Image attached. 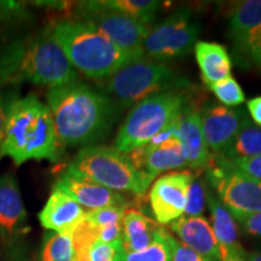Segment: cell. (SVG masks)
<instances>
[{"instance_id": "1", "label": "cell", "mask_w": 261, "mask_h": 261, "mask_svg": "<svg viewBox=\"0 0 261 261\" xmlns=\"http://www.w3.org/2000/svg\"><path fill=\"white\" fill-rule=\"evenodd\" d=\"M46 99L63 145H97L107 138L119 116L116 104L107 94L79 80L50 89Z\"/></svg>"}, {"instance_id": "2", "label": "cell", "mask_w": 261, "mask_h": 261, "mask_svg": "<svg viewBox=\"0 0 261 261\" xmlns=\"http://www.w3.org/2000/svg\"><path fill=\"white\" fill-rule=\"evenodd\" d=\"M77 80L50 25L0 48V87L31 83L54 89Z\"/></svg>"}, {"instance_id": "3", "label": "cell", "mask_w": 261, "mask_h": 261, "mask_svg": "<svg viewBox=\"0 0 261 261\" xmlns=\"http://www.w3.org/2000/svg\"><path fill=\"white\" fill-rule=\"evenodd\" d=\"M61 145L47 104L32 94L14 98L0 140V160L10 158L16 166L32 160L56 162Z\"/></svg>"}, {"instance_id": "4", "label": "cell", "mask_w": 261, "mask_h": 261, "mask_svg": "<svg viewBox=\"0 0 261 261\" xmlns=\"http://www.w3.org/2000/svg\"><path fill=\"white\" fill-rule=\"evenodd\" d=\"M50 28L74 69L90 79L106 80L123 65L138 61L96 29L76 19H62Z\"/></svg>"}, {"instance_id": "5", "label": "cell", "mask_w": 261, "mask_h": 261, "mask_svg": "<svg viewBox=\"0 0 261 261\" xmlns=\"http://www.w3.org/2000/svg\"><path fill=\"white\" fill-rule=\"evenodd\" d=\"M67 172L89 179L113 191L144 195L154 178L137 169L122 152L104 145L83 148L74 156Z\"/></svg>"}, {"instance_id": "6", "label": "cell", "mask_w": 261, "mask_h": 261, "mask_svg": "<svg viewBox=\"0 0 261 261\" xmlns=\"http://www.w3.org/2000/svg\"><path fill=\"white\" fill-rule=\"evenodd\" d=\"M187 106V96L178 90L166 91L139 102L120 127L114 149L127 154L146 144L178 119Z\"/></svg>"}, {"instance_id": "7", "label": "cell", "mask_w": 261, "mask_h": 261, "mask_svg": "<svg viewBox=\"0 0 261 261\" xmlns=\"http://www.w3.org/2000/svg\"><path fill=\"white\" fill-rule=\"evenodd\" d=\"M185 84L175 76L168 65L145 57L123 65L104 80L107 92L123 107L137 106L154 94L177 90Z\"/></svg>"}, {"instance_id": "8", "label": "cell", "mask_w": 261, "mask_h": 261, "mask_svg": "<svg viewBox=\"0 0 261 261\" xmlns=\"http://www.w3.org/2000/svg\"><path fill=\"white\" fill-rule=\"evenodd\" d=\"M76 21L89 24L136 60L144 58L143 44L151 25L109 8L106 2H80L75 5Z\"/></svg>"}, {"instance_id": "9", "label": "cell", "mask_w": 261, "mask_h": 261, "mask_svg": "<svg viewBox=\"0 0 261 261\" xmlns=\"http://www.w3.org/2000/svg\"><path fill=\"white\" fill-rule=\"evenodd\" d=\"M207 179L217 189L220 202L234 217L261 212V182L248 177L232 162L215 155L207 168Z\"/></svg>"}, {"instance_id": "10", "label": "cell", "mask_w": 261, "mask_h": 261, "mask_svg": "<svg viewBox=\"0 0 261 261\" xmlns=\"http://www.w3.org/2000/svg\"><path fill=\"white\" fill-rule=\"evenodd\" d=\"M200 24L189 9H179L150 29L143 44L144 56L155 61L181 57L195 46Z\"/></svg>"}, {"instance_id": "11", "label": "cell", "mask_w": 261, "mask_h": 261, "mask_svg": "<svg viewBox=\"0 0 261 261\" xmlns=\"http://www.w3.org/2000/svg\"><path fill=\"white\" fill-rule=\"evenodd\" d=\"M194 175L190 172H173L159 178L149 192L155 220L167 225L182 217L187 207L188 192Z\"/></svg>"}, {"instance_id": "12", "label": "cell", "mask_w": 261, "mask_h": 261, "mask_svg": "<svg viewBox=\"0 0 261 261\" xmlns=\"http://www.w3.org/2000/svg\"><path fill=\"white\" fill-rule=\"evenodd\" d=\"M201 127L211 154L220 155L241 128L247 114L243 109L210 104L200 112Z\"/></svg>"}, {"instance_id": "13", "label": "cell", "mask_w": 261, "mask_h": 261, "mask_svg": "<svg viewBox=\"0 0 261 261\" xmlns=\"http://www.w3.org/2000/svg\"><path fill=\"white\" fill-rule=\"evenodd\" d=\"M27 231V211L12 173L0 177V238L12 246Z\"/></svg>"}, {"instance_id": "14", "label": "cell", "mask_w": 261, "mask_h": 261, "mask_svg": "<svg viewBox=\"0 0 261 261\" xmlns=\"http://www.w3.org/2000/svg\"><path fill=\"white\" fill-rule=\"evenodd\" d=\"M54 189L70 196L81 207L87 208L90 212L107 207H128L126 197L120 192L110 190L67 171L57 178Z\"/></svg>"}, {"instance_id": "15", "label": "cell", "mask_w": 261, "mask_h": 261, "mask_svg": "<svg viewBox=\"0 0 261 261\" xmlns=\"http://www.w3.org/2000/svg\"><path fill=\"white\" fill-rule=\"evenodd\" d=\"M137 169L144 171L152 178L163 172L188 167L187 159L178 138H171L152 149L144 145L125 154Z\"/></svg>"}, {"instance_id": "16", "label": "cell", "mask_w": 261, "mask_h": 261, "mask_svg": "<svg viewBox=\"0 0 261 261\" xmlns=\"http://www.w3.org/2000/svg\"><path fill=\"white\" fill-rule=\"evenodd\" d=\"M177 138L181 144L188 167L197 169L210 166L213 156L205 144L198 110L185 106L177 120Z\"/></svg>"}, {"instance_id": "17", "label": "cell", "mask_w": 261, "mask_h": 261, "mask_svg": "<svg viewBox=\"0 0 261 261\" xmlns=\"http://www.w3.org/2000/svg\"><path fill=\"white\" fill-rule=\"evenodd\" d=\"M261 32V0L240 3L228 22V37L237 57L247 62L248 52Z\"/></svg>"}, {"instance_id": "18", "label": "cell", "mask_w": 261, "mask_h": 261, "mask_svg": "<svg viewBox=\"0 0 261 261\" xmlns=\"http://www.w3.org/2000/svg\"><path fill=\"white\" fill-rule=\"evenodd\" d=\"M86 212L70 196L54 189L38 218L41 226L51 232L71 234L81 221Z\"/></svg>"}, {"instance_id": "19", "label": "cell", "mask_w": 261, "mask_h": 261, "mask_svg": "<svg viewBox=\"0 0 261 261\" xmlns=\"http://www.w3.org/2000/svg\"><path fill=\"white\" fill-rule=\"evenodd\" d=\"M207 201L210 204L212 228L219 246L220 261H246L247 253L238 240V228L232 215L208 191Z\"/></svg>"}, {"instance_id": "20", "label": "cell", "mask_w": 261, "mask_h": 261, "mask_svg": "<svg viewBox=\"0 0 261 261\" xmlns=\"http://www.w3.org/2000/svg\"><path fill=\"white\" fill-rule=\"evenodd\" d=\"M171 230L185 246L212 261H220L219 246L212 225L203 217H182L171 223Z\"/></svg>"}, {"instance_id": "21", "label": "cell", "mask_w": 261, "mask_h": 261, "mask_svg": "<svg viewBox=\"0 0 261 261\" xmlns=\"http://www.w3.org/2000/svg\"><path fill=\"white\" fill-rule=\"evenodd\" d=\"M159 228V225L142 212L127 208L122 218V249L127 253L145 249L152 243Z\"/></svg>"}, {"instance_id": "22", "label": "cell", "mask_w": 261, "mask_h": 261, "mask_svg": "<svg viewBox=\"0 0 261 261\" xmlns=\"http://www.w3.org/2000/svg\"><path fill=\"white\" fill-rule=\"evenodd\" d=\"M195 56L201 69L202 79L207 86L231 76V60L226 48L215 42L197 41Z\"/></svg>"}, {"instance_id": "23", "label": "cell", "mask_w": 261, "mask_h": 261, "mask_svg": "<svg viewBox=\"0 0 261 261\" xmlns=\"http://www.w3.org/2000/svg\"><path fill=\"white\" fill-rule=\"evenodd\" d=\"M259 155H261V127L247 117L227 148L218 156L234 162Z\"/></svg>"}, {"instance_id": "24", "label": "cell", "mask_w": 261, "mask_h": 261, "mask_svg": "<svg viewBox=\"0 0 261 261\" xmlns=\"http://www.w3.org/2000/svg\"><path fill=\"white\" fill-rule=\"evenodd\" d=\"M168 231L160 227L152 243L139 252L127 253L122 249L121 241L116 246L113 261H169L171 252L168 244Z\"/></svg>"}, {"instance_id": "25", "label": "cell", "mask_w": 261, "mask_h": 261, "mask_svg": "<svg viewBox=\"0 0 261 261\" xmlns=\"http://www.w3.org/2000/svg\"><path fill=\"white\" fill-rule=\"evenodd\" d=\"M106 4L116 11L151 25L161 3L156 0H106Z\"/></svg>"}, {"instance_id": "26", "label": "cell", "mask_w": 261, "mask_h": 261, "mask_svg": "<svg viewBox=\"0 0 261 261\" xmlns=\"http://www.w3.org/2000/svg\"><path fill=\"white\" fill-rule=\"evenodd\" d=\"M71 234L47 232L41 247V261H73Z\"/></svg>"}, {"instance_id": "27", "label": "cell", "mask_w": 261, "mask_h": 261, "mask_svg": "<svg viewBox=\"0 0 261 261\" xmlns=\"http://www.w3.org/2000/svg\"><path fill=\"white\" fill-rule=\"evenodd\" d=\"M208 87L213 91L218 100L223 103L225 107L240 106L246 99L242 89L232 76L221 80L219 83H215Z\"/></svg>"}, {"instance_id": "28", "label": "cell", "mask_w": 261, "mask_h": 261, "mask_svg": "<svg viewBox=\"0 0 261 261\" xmlns=\"http://www.w3.org/2000/svg\"><path fill=\"white\" fill-rule=\"evenodd\" d=\"M127 208L128 207H107L102 210L91 211L87 212L85 218L99 231L115 225H121Z\"/></svg>"}, {"instance_id": "29", "label": "cell", "mask_w": 261, "mask_h": 261, "mask_svg": "<svg viewBox=\"0 0 261 261\" xmlns=\"http://www.w3.org/2000/svg\"><path fill=\"white\" fill-rule=\"evenodd\" d=\"M205 200H207V190L204 184L200 179H192L188 192L187 207H185V217H201L203 213Z\"/></svg>"}, {"instance_id": "30", "label": "cell", "mask_w": 261, "mask_h": 261, "mask_svg": "<svg viewBox=\"0 0 261 261\" xmlns=\"http://www.w3.org/2000/svg\"><path fill=\"white\" fill-rule=\"evenodd\" d=\"M31 17L25 3L0 0V22H22Z\"/></svg>"}, {"instance_id": "31", "label": "cell", "mask_w": 261, "mask_h": 261, "mask_svg": "<svg viewBox=\"0 0 261 261\" xmlns=\"http://www.w3.org/2000/svg\"><path fill=\"white\" fill-rule=\"evenodd\" d=\"M168 244L171 252L169 261H212L175 240L171 233H168Z\"/></svg>"}, {"instance_id": "32", "label": "cell", "mask_w": 261, "mask_h": 261, "mask_svg": "<svg viewBox=\"0 0 261 261\" xmlns=\"http://www.w3.org/2000/svg\"><path fill=\"white\" fill-rule=\"evenodd\" d=\"M120 241L115 243H103L100 241H96L86 254L87 261H113L115 256L116 246Z\"/></svg>"}, {"instance_id": "33", "label": "cell", "mask_w": 261, "mask_h": 261, "mask_svg": "<svg viewBox=\"0 0 261 261\" xmlns=\"http://www.w3.org/2000/svg\"><path fill=\"white\" fill-rule=\"evenodd\" d=\"M232 165L248 177L261 182V155L250 159L237 160L232 162Z\"/></svg>"}, {"instance_id": "34", "label": "cell", "mask_w": 261, "mask_h": 261, "mask_svg": "<svg viewBox=\"0 0 261 261\" xmlns=\"http://www.w3.org/2000/svg\"><path fill=\"white\" fill-rule=\"evenodd\" d=\"M243 230L247 233L253 234V236H261V212L254 214L248 215H240V217H234Z\"/></svg>"}, {"instance_id": "35", "label": "cell", "mask_w": 261, "mask_h": 261, "mask_svg": "<svg viewBox=\"0 0 261 261\" xmlns=\"http://www.w3.org/2000/svg\"><path fill=\"white\" fill-rule=\"evenodd\" d=\"M247 62L255 65L257 69L261 71V32L257 34L252 47H250L249 52H248Z\"/></svg>"}, {"instance_id": "36", "label": "cell", "mask_w": 261, "mask_h": 261, "mask_svg": "<svg viewBox=\"0 0 261 261\" xmlns=\"http://www.w3.org/2000/svg\"><path fill=\"white\" fill-rule=\"evenodd\" d=\"M14 98H8L5 94L0 93V140L4 135V129L6 126V120H8L9 109L11 106Z\"/></svg>"}, {"instance_id": "37", "label": "cell", "mask_w": 261, "mask_h": 261, "mask_svg": "<svg viewBox=\"0 0 261 261\" xmlns=\"http://www.w3.org/2000/svg\"><path fill=\"white\" fill-rule=\"evenodd\" d=\"M248 110H249L250 116L255 122V125L261 126V97H256L248 102Z\"/></svg>"}, {"instance_id": "38", "label": "cell", "mask_w": 261, "mask_h": 261, "mask_svg": "<svg viewBox=\"0 0 261 261\" xmlns=\"http://www.w3.org/2000/svg\"><path fill=\"white\" fill-rule=\"evenodd\" d=\"M246 261H261V254L260 253L247 254Z\"/></svg>"}]
</instances>
